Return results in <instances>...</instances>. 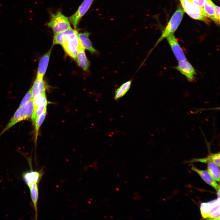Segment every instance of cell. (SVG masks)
Listing matches in <instances>:
<instances>
[{
	"label": "cell",
	"instance_id": "ba28073f",
	"mask_svg": "<svg viewBox=\"0 0 220 220\" xmlns=\"http://www.w3.org/2000/svg\"><path fill=\"white\" fill-rule=\"evenodd\" d=\"M80 44L77 33L75 36L69 39L62 46L66 53L75 60Z\"/></svg>",
	"mask_w": 220,
	"mask_h": 220
},
{
	"label": "cell",
	"instance_id": "6da1fadb",
	"mask_svg": "<svg viewBox=\"0 0 220 220\" xmlns=\"http://www.w3.org/2000/svg\"><path fill=\"white\" fill-rule=\"evenodd\" d=\"M182 9L191 18L209 24L210 21L203 8L195 5L189 0H179Z\"/></svg>",
	"mask_w": 220,
	"mask_h": 220
},
{
	"label": "cell",
	"instance_id": "30bf717a",
	"mask_svg": "<svg viewBox=\"0 0 220 220\" xmlns=\"http://www.w3.org/2000/svg\"><path fill=\"white\" fill-rule=\"evenodd\" d=\"M78 33L76 29H72L54 33L53 46L57 44L62 46L69 39L75 36Z\"/></svg>",
	"mask_w": 220,
	"mask_h": 220
},
{
	"label": "cell",
	"instance_id": "277c9868",
	"mask_svg": "<svg viewBox=\"0 0 220 220\" xmlns=\"http://www.w3.org/2000/svg\"><path fill=\"white\" fill-rule=\"evenodd\" d=\"M47 25L52 29L54 33L72 29L68 18L59 11L51 14Z\"/></svg>",
	"mask_w": 220,
	"mask_h": 220
},
{
	"label": "cell",
	"instance_id": "d4e9b609",
	"mask_svg": "<svg viewBox=\"0 0 220 220\" xmlns=\"http://www.w3.org/2000/svg\"><path fill=\"white\" fill-rule=\"evenodd\" d=\"M220 152L212 154L210 155L212 159V162H213L219 167H220Z\"/></svg>",
	"mask_w": 220,
	"mask_h": 220
},
{
	"label": "cell",
	"instance_id": "7c38bea8",
	"mask_svg": "<svg viewBox=\"0 0 220 220\" xmlns=\"http://www.w3.org/2000/svg\"><path fill=\"white\" fill-rule=\"evenodd\" d=\"M52 47L41 58L38 67L37 77L43 79L49 64Z\"/></svg>",
	"mask_w": 220,
	"mask_h": 220
},
{
	"label": "cell",
	"instance_id": "cb8c5ba5",
	"mask_svg": "<svg viewBox=\"0 0 220 220\" xmlns=\"http://www.w3.org/2000/svg\"><path fill=\"white\" fill-rule=\"evenodd\" d=\"M213 21L217 25L220 24V7L215 5Z\"/></svg>",
	"mask_w": 220,
	"mask_h": 220
},
{
	"label": "cell",
	"instance_id": "d6986e66",
	"mask_svg": "<svg viewBox=\"0 0 220 220\" xmlns=\"http://www.w3.org/2000/svg\"><path fill=\"white\" fill-rule=\"evenodd\" d=\"M215 5L211 0H205L202 7L208 17L213 21Z\"/></svg>",
	"mask_w": 220,
	"mask_h": 220
},
{
	"label": "cell",
	"instance_id": "484cf974",
	"mask_svg": "<svg viewBox=\"0 0 220 220\" xmlns=\"http://www.w3.org/2000/svg\"><path fill=\"white\" fill-rule=\"evenodd\" d=\"M195 5L200 7L202 8L205 0H189Z\"/></svg>",
	"mask_w": 220,
	"mask_h": 220
},
{
	"label": "cell",
	"instance_id": "7402d4cb",
	"mask_svg": "<svg viewBox=\"0 0 220 220\" xmlns=\"http://www.w3.org/2000/svg\"><path fill=\"white\" fill-rule=\"evenodd\" d=\"M47 110H45L36 119L34 123L35 132V139L36 140L40 127L43 123L46 116Z\"/></svg>",
	"mask_w": 220,
	"mask_h": 220
},
{
	"label": "cell",
	"instance_id": "8fae6325",
	"mask_svg": "<svg viewBox=\"0 0 220 220\" xmlns=\"http://www.w3.org/2000/svg\"><path fill=\"white\" fill-rule=\"evenodd\" d=\"M191 169L197 173L205 182L215 189L217 192L220 189L219 185L213 179L207 171L199 169L193 165H192Z\"/></svg>",
	"mask_w": 220,
	"mask_h": 220
},
{
	"label": "cell",
	"instance_id": "52a82bcc",
	"mask_svg": "<svg viewBox=\"0 0 220 220\" xmlns=\"http://www.w3.org/2000/svg\"><path fill=\"white\" fill-rule=\"evenodd\" d=\"M175 68L184 75L189 81L192 82L195 80L196 73L189 61L186 60L179 61L178 65Z\"/></svg>",
	"mask_w": 220,
	"mask_h": 220
},
{
	"label": "cell",
	"instance_id": "9c48e42d",
	"mask_svg": "<svg viewBox=\"0 0 220 220\" xmlns=\"http://www.w3.org/2000/svg\"><path fill=\"white\" fill-rule=\"evenodd\" d=\"M166 38L177 60L179 61L186 60L184 51L174 34L168 36Z\"/></svg>",
	"mask_w": 220,
	"mask_h": 220
},
{
	"label": "cell",
	"instance_id": "603a6c76",
	"mask_svg": "<svg viewBox=\"0 0 220 220\" xmlns=\"http://www.w3.org/2000/svg\"><path fill=\"white\" fill-rule=\"evenodd\" d=\"M31 98V88L27 92L22 99L19 107H24Z\"/></svg>",
	"mask_w": 220,
	"mask_h": 220
},
{
	"label": "cell",
	"instance_id": "ffe728a7",
	"mask_svg": "<svg viewBox=\"0 0 220 220\" xmlns=\"http://www.w3.org/2000/svg\"><path fill=\"white\" fill-rule=\"evenodd\" d=\"M219 167L212 162L208 163L207 170L213 179L219 182L220 170Z\"/></svg>",
	"mask_w": 220,
	"mask_h": 220
},
{
	"label": "cell",
	"instance_id": "5bb4252c",
	"mask_svg": "<svg viewBox=\"0 0 220 220\" xmlns=\"http://www.w3.org/2000/svg\"><path fill=\"white\" fill-rule=\"evenodd\" d=\"M31 88L32 98L39 96L45 92L46 87L43 79L36 77Z\"/></svg>",
	"mask_w": 220,
	"mask_h": 220
},
{
	"label": "cell",
	"instance_id": "e0dca14e",
	"mask_svg": "<svg viewBox=\"0 0 220 220\" xmlns=\"http://www.w3.org/2000/svg\"><path fill=\"white\" fill-rule=\"evenodd\" d=\"M38 184L33 183L28 186L30 190L31 199L33 204L35 211V218L36 219L38 218L37 204L38 198Z\"/></svg>",
	"mask_w": 220,
	"mask_h": 220
},
{
	"label": "cell",
	"instance_id": "44dd1931",
	"mask_svg": "<svg viewBox=\"0 0 220 220\" xmlns=\"http://www.w3.org/2000/svg\"><path fill=\"white\" fill-rule=\"evenodd\" d=\"M34 109L33 99L31 98L24 108V120L31 118Z\"/></svg>",
	"mask_w": 220,
	"mask_h": 220
},
{
	"label": "cell",
	"instance_id": "9a60e30c",
	"mask_svg": "<svg viewBox=\"0 0 220 220\" xmlns=\"http://www.w3.org/2000/svg\"><path fill=\"white\" fill-rule=\"evenodd\" d=\"M85 49L80 44L79 46L78 54L75 60L76 61L79 66L84 71H86L89 68L90 63L86 56Z\"/></svg>",
	"mask_w": 220,
	"mask_h": 220
},
{
	"label": "cell",
	"instance_id": "8992f818",
	"mask_svg": "<svg viewBox=\"0 0 220 220\" xmlns=\"http://www.w3.org/2000/svg\"><path fill=\"white\" fill-rule=\"evenodd\" d=\"M94 1L84 0L76 12L68 18L75 29H76L80 20L90 8Z\"/></svg>",
	"mask_w": 220,
	"mask_h": 220
},
{
	"label": "cell",
	"instance_id": "5b68a950",
	"mask_svg": "<svg viewBox=\"0 0 220 220\" xmlns=\"http://www.w3.org/2000/svg\"><path fill=\"white\" fill-rule=\"evenodd\" d=\"M29 165L30 170L24 171L22 174L23 180L28 187L33 183L39 184L44 173L43 169L37 171L33 170L31 163V159L26 158Z\"/></svg>",
	"mask_w": 220,
	"mask_h": 220
},
{
	"label": "cell",
	"instance_id": "ac0fdd59",
	"mask_svg": "<svg viewBox=\"0 0 220 220\" xmlns=\"http://www.w3.org/2000/svg\"><path fill=\"white\" fill-rule=\"evenodd\" d=\"M132 81L131 79L124 82L116 90L114 97L116 100L123 97L127 93L130 87Z\"/></svg>",
	"mask_w": 220,
	"mask_h": 220
},
{
	"label": "cell",
	"instance_id": "7a4b0ae2",
	"mask_svg": "<svg viewBox=\"0 0 220 220\" xmlns=\"http://www.w3.org/2000/svg\"><path fill=\"white\" fill-rule=\"evenodd\" d=\"M184 13V12L182 9L178 6L163 31L161 36L156 42L155 46L168 36L174 34L182 20Z\"/></svg>",
	"mask_w": 220,
	"mask_h": 220
},
{
	"label": "cell",
	"instance_id": "4fadbf2b",
	"mask_svg": "<svg viewBox=\"0 0 220 220\" xmlns=\"http://www.w3.org/2000/svg\"><path fill=\"white\" fill-rule=\"evenodd\" d=\"M24 108L19 107L7 125L0 134V136L16 123L24 120Z\"/></svg>",
	"mask_w": 220,
	"mask_h": 220
},
{
	"label": "cell",
	"instance_id": "2e32d148",
	"mask_svg": "<svg viewBox=\"0 0 220 220\" xmlns=\"http://www.w3.org/2000/svg\"><path fill=\"white\" fill-rule=\"evenodd\" d=\"M90 33L88 32L78 33L79 41L83 47L91 53H97V51L93 47L91 41L89 38Z\"/></svg>",
	"mask_w": 220,
	"mask_h": 220
},
{
	"label": "cell",
	"instance_id": "3957f363",
	"mask_svg": "<svg viewBox=\"0 0 220 220\" xmlns=\"http://www.w3.org/2000/svg\"><path fill=\"white\" fill-rule=\"evenodd\" d=\"M200 211L203 218L206 219H220V198L201 204Z\"/></svg>",
	"mask_w": 220,
	"mask_h": 220
}]
</instances>
